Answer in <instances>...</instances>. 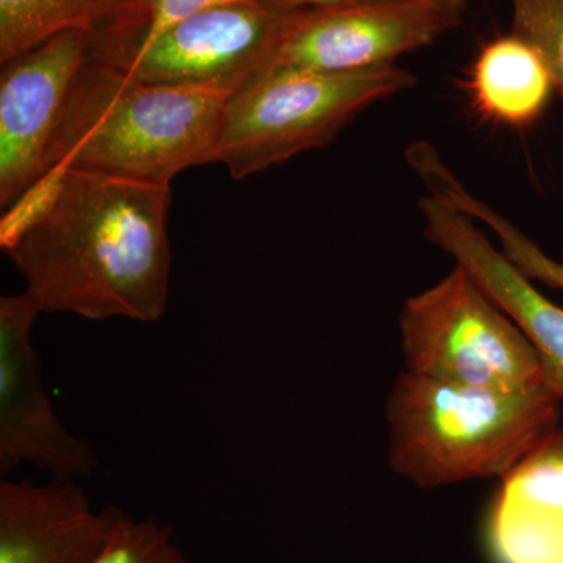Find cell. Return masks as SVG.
<instances>
[{
    "mask_svg": "<svg viewBox=\"0 0 563 563\" xmlns=\"http://www.w3.org/2000/svg\"><path fill=\"white\" fill-rule=\"evenodd\" d=\"M269 9L290 13V11L303 9H317V7L343 5V3L372 2V0H258Z\"/></svg>",
    "mask_w": 563,
    "mask_h": 563,
    "instance_id": "19",
    "label": "cell"
},
{
    "mask_svg": "<svg viewBox=\"0 0 563 563\" xmlns=\"http://www.w3.org/2000/svg\"><path fill=\"white\" fill-rule=\"evenodd\" d=\"M284 14L258 0L228 3L139 43L90 47L88 58L155 87L233 96L265 73Z\"/></svg>",
    "mask_w": 563,
    "mask_h": 563,
    "instance_id": "6",
    "label": "cell"
},
{
    "mask_svg": "<svg viewBox=\"0 0 563 563\" xmlns=\"http://www.w3.org/2000/svg\"><path fill=\"white\" fill-rule=\"evenodd\" d=\"M474 106L488 120L523 129L539 121L555 91L553 70L539 47L510 33L485 44L470 74Z\"/></svg>",
    "mask_w": 563,
    "mask_h": 563,
    "instance_id": "13",
    "label": "cell"
},
{
    "mask_svg": "<svg viewBox=\"0 0 563 563\" xmlns=\"http://www.w3.org/2000/svg\"><path fill=\"white\" fill-rule=\"evenodd\" d=\"M90 35L58 33L2 65L0 76V206L10 209L44 174L47 147L77 74L88 62Z\"/></svg>",
    "mask_w": 563,
    "mask_h": 563,
    "instance_id": "9",
    "label": "cell"
},
{
    "mask_svg": "<svg viewBox=\"0 0 563 563\" xmlns=\"http://www.w3.org/2000/svg\"><path fill=\"white\" fill-rule=\"evenodd\" d=\"M229 98L143 84L88 58L63 106L43 179L81 172L169 187L184 169L214 162Z\"/></svg>",
    "mask_w": 563,
    "mask_h": 563,
    "instance_id": "2",
    "label": "cell"
},
{
    "mask_svg": "<svg viewBox=\"0 0 563 563\" xmlns=\"http://www.w3.org/2000/svg\"><path fill=\"white\" fill-rule=\"evenodd\" d=\"M40 313L25 290L0 298V473L29 462L55 479L91 477L99 468L98 455L68 432L41 380L32 343Z\"/></svg>",
    "mask_w": 563,
    "mask_h": 563,
    "instance_id": "8",
    "label": "cell"
},
{
    "mask_svg": "<svg viewBox=\"0 0 563 563\" xmlns=\"http://www.w3.org/2000/svg\"><path fill=\"white\" fill-rule=\"evenodd\" d=\"M399 331L406 372L503 391L548 384L526 333L462 266L407 299Z\"/></svg>",
    "mask_w": 563,
    "mask_h": 563,
    "instance_id": "5",
    "label": "cell"
},
{
    "mask_svg": "<svg viewBox=\"0 0 563 563\" xmlns=\"http://www.w3.org/2000/svg\"><path fill=\"white\" fill-rule=\"evenodd\" d=\"M125 514L95 510L76 481H0V563H96Z\"/></svg>",
    "mask_w": 563,
    "mask_h": 563,
    "instance_id": "10",
    "label": "cell"
},
{
    "mask_svg": "<svg viewBox=\"0 0 563 563\" xmlns=\"http://www.w3.org/2000/svg\"><path fill=\"white\" fill-rule=\"evenodd\" d=\"M96 563H190L169 526L122 518L106 553Z\"/></svg>",
    "mask_w": 563,
    "mask_h": 563,
    "instance_id": "17",
    "label": "cell"
},
{
    "mask_svg": "<svg viewBox=\"0 0 563 563\" xmlns=\"http://www.w3.org/2000/svg\"><path fill=\"white\" fill-rule=\"evenodd\" d=\"M550 384L503 391L404 372L385 402L388 466L421 488L503 477L561 421Z\"/></svg>",
    "mask_w": 563,
    "mask_h": 563,
    "instance_id": "3",
    "label": "cell"
},
{
    "mask_svg": "<svg viewBox=\"0 0 563 563\" xmlns=\"http://www.w3.org/2000/svg\"><path fill=\"white\" fill-rule=\"evenodd\" d=\"M417 84L396 65L351 74L266 73L231 96L214 162L233 179L335 140L362 111Z\"/></svg>",
    "mask_w": 563,
    "mask_h": 563,
    "instance_id": "4",
    "label": "cell"
},
{
    "mask_svg": "<svg viewBox=\"0 0 563 563\" xmlns=\"http://www.w3.org/2000/svg\"><path fill=\"white\" fill-rule=\"evenodd\" d=\"M424 236L454 258L528 336L548 384L563 396V307L551 302L472 220L450 203L422 196Z\"/></svg>",
    "mask_w": 563,
    "mask_h": 563,
    "instance_id": "11",
    "label": "cell"
},
{
    "mask_svg": "<svg viewBox=\"0 0 563 563\" xmlns=\"http://www.w3.org/2000/svg\"><path fill=\"white\" fill-rule=\"evenodd\" d=\"M246 0H124L90 35V47L139 43L199 11Z\"/></svg>",
    "mask_w": 563,
    "mask_h": 563,
    "instance_id": "16",
    "label": "cell"
},
{
    "mask_svg": "<svg viewBox=\"0 0 563 563\" xmlns=\"http://www.w3.org/2000/svg\"><path fill=\"white\" fill-rule=\"evenodd\" d=\"M487 543L496 563H563V426L501 477Z\"/></svg>",
    "mask_w": 563,
    "mask_h": 563,
    "instance_id": "12",
    "label": "cell"
},
{
    "mask_svg": "<svg viewBox=\"0 0 563 563\" xmlns=\"http://www.w3.org/2000/svg\"><path fill=\"white\" fill-rule=\"evenodd\" d=\"M463 10L465 0H372L290 11L263 74H351L391 66L461 25Z\"/></svg>",
    "mask_w": 563,
    "mask_h": 563,
    "instance_id": "7",
    "label": "cell"
},
{
    "mask_svg": "<svg viewBox=\"0 0 563 563\" xmlns=\"http://www.w3.org/2000/svg\"><path fill=\"white\" fill-rule=\"evenodd\" d=\"M124 0H0V63L68 31L92 33Z\"/></svg>",
    "mask_w": 563,
    "mask_h": 563,
    "instance_id": "14",
    "label": "cell"
},
{
    "mask_svg": "<svg viewBox=\"0 0 563 563\" xmlns=\"http://www.w3.org/2000/svg\"><path fill=\"white\" fill-rule=\"evenodd\" d=\"M448 201L470 220L487 225L498 236L503 254L529 279L563 290V263L540 250L526 233L515 228L512 221L476 198L465 185L451 188Z\"/></svg>",
    "mask_w": 563,
    "mask_h": 563,
    "instance_id": "15",
    "label": "cell"
},
{
    "mask_svg": "<svg viewBox=\"0 0 563 563\" xmlns=\"http://www.w3.org/2000/svg\"><path fill=\"white\" fill-rule=\"evenodd\" d=\"M514 33L539 47L563 96V0H510Z\"/></svg>",
    "mask_w": 563,
    "mask_h": 563,
    "instance_id": "18",
    "label": "cell"
},
{
    "mask_svg": "<svg viewBox=\"0 0 563 563\" xmlns=\"http://www.w3.org/2000/svg\"><path fill=\"white\" fill-rule=\"evenodd\" d=\"M169 207L165 185L63 172L2 250L43 313L155 322L172 280Z\"/></svg>",
    "mask_w": 563,
    "mask_h": 563,
    "instance_id": "1",
    "label": "cell"
}]
</instances>
